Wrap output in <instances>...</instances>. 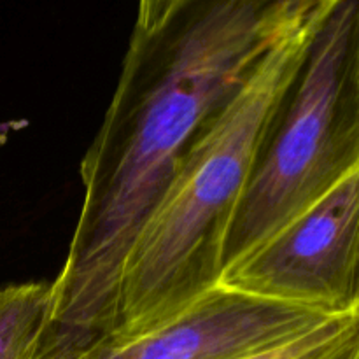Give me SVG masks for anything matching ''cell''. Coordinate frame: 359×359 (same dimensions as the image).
Here are the masks:
<instances>
[{
	"label": "cell",
	"mask_w": 359,
	"mask_h": 359,
	"mask_svg": "<svg viewBox=\"0 0 359 359\" xmlns=\"http://www.w3.org/2000/svg\"><path fill=\"white\" fill-rule=\"evenodd\" d=\"M358 302H359V286H358Z\"/></svg>",
	"instance_id": "obj_9"
},
{
	"label": "cell",
	"mask_w": 359,
	"mask_h": 359,
	"mask_svg": "<svg viewBox=\"0 0 359 359\" xmlns=\"http://www.w3.org/2000/svg\"><path fill=\"white\" fill-rule=\"evenodd\" d=\"M219 283L323 311L359 304V167Z\"/></svg>",
	"instance_id": "obj_4"
},
{
	"label": "cell",
	"mask_w": 359,
	"mask_h": 359,
	"mask_svg": "<svg viewBox=\"0 0 359 359\" xmlns=\"http://www.w3.org/2000/svg\"><path fill=\"white\" fill-rule=\"evenodd\" d=\"M53 309L51 283L0 287V359H34Z\"/></svg>",
	"instance_id": "obj_6"
},
{
	"label": "cell",
	"mask_w": 359,
	"mask_h": 359,
	"mask_svg": "<svg viewBox=\"0 0 359 359\" xmlns=\"http://www.w3.org/2000/svg\"><path fill=\"white\" fill-rule=\"evenodd\" d=\"M321 0H188L133 30L114 97L81 161L83 203L34 359H69L114 325L123 262L200 133Z\"/></svg>",
	"instance_id": "obj_1"
},
{
	"label": "cell",
	"mask_w": 359,
	"mask_h": 359,
	"mask_svg": "<svg viewBox=\"0 0 359 359\" xmlns=\"http://www.w3.org/2000/svg\"><path fill=\"white\" fill-rule=\"evenodd\" d=\"M323 4L265 53L182 158L123 262L107 337L167 323L219 284L231 224L297 83Z\"/></svg>",
	"instance_id": "obj_2"
},
{
	"label": "cell",
	"mask_w": 359,
	"mask_h": 359,
	"mask_svg": "<svg viewBox=\"0 0 359 359\" xmlns=\"http://www.w3.org/2000/svg\"><path fill=\"white\" fill-rule=\"evenodd\" d=\"M358 167L359 0H325L297 83L231 224L223 272Z\"/></svg>",
	"instance_id": "obj_3"
},
{
	"label": "cell",
	"mask_w": 359,
	"mask_h": 359,
	"mask_svg": "<svg viewBox=\"0 0 359 359\" xmlns=\"http://www.w3.org/2000/svg\"><path fill=\"white\" fill-rule=\"evenodd\" d=\"M231 359H359V304L332 312L280 342Z\"/></svg>",
	"instance_id": "obj_7"
},
{
	"label": "cell",
	"mask_w": 359,
	"mask_h": 359,
	"mask_svg": "<svg viewBox=\"0 0 359 359\" xmlns=\"http://www.w3.org/2000/svg\"><path fill=\"white\" fill-rule=\"evenodd\" d=\"M332 312L219 283L167 323L100 339L69 359H231L297 335Z\"/></svg>",
	"instance_id": "obj_5"
},
{
	"label": "cell",
	"mask_w": 359,
	"mask_h": 359,
	"mask_svg": "<svg viewBox=\"0 0 359 359\" xmlns=\"http://www.w3.org/2000/svg\"><path fill=\"white\" fill-rule=\"evenodd\" d=\"M184 2L188 0H137V21L133 30L144 35L160 30Z\"/></svg>",
	"instance_id": "obj_8"
}]
</instances>
